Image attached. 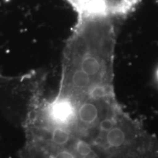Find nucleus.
<instances>
[{"label":"nucleus","mask_w":158,"mask_h":158,"mask_svg":"<svg viewBox=\"0 0 158 158\" xmlns=\"http://www.w3.org/2000/svg\"><path fill=\"white\" fill-rule=\"evenodd\" d=\"M114 60L99 54L62 60L59 93L43 100V119L87 145L98 158H158V138L118 103Z\"/></svg>","instance_id":"nucleus-1"},{"label":"nucleus","mask_w":158,"mask_h":158,"mask_svg":"<svg viewBox=\"0 0 158 158\" xmlns=\"http://www.w3.org/2000/svg\"><path fill=\"white\" fill-rule=\"evenodd\" d=\"M23 158H98L89 148L64 141L27 139Z\"/></svg>","instance_id":"nucleus-2"},{"label":"nucleus","mask_w":158,"mask_h":158,"mask_svg":"<svg viewBox=\"0 0 158 158\" xmlns=\"http://www.w3.org/2000/svg\"><path fill=\"white\" fill-rule=\"evenodd\" d=\"M155 82H156V84H157V86H158V68L157 69V70H156V72H155Z\"/></svg>","instance_id":"nucleus-3"}]
</instances>
